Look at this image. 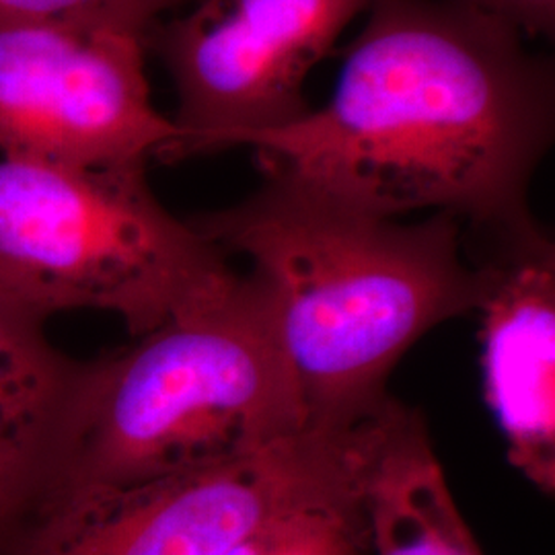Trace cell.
Wrapping results in <instances>:
<instances>
[{
	"label": "cell",
	"instance_id": "8992f818",
	"mask_svg": "<svg viewBox=\"0 0 555 555\" xmlns=\"http://www.w3.org/2000/svg\"><path fill=\"white\" fill-rule=\"evenodd\" d=\"M146 38L70 20L0 21V153L80 169L171 163L173 119L151 101Z\"/></svg>",
	"mask_w": 555,
	"mask_h": 555
},
{
	"label": "cell",
	"instance_id": "277c9868",
	"mask_svg": "<svg viewBox=\"0 0 555 555\" xmlns=\"http://www.w3.org/2000/svg\"><path fill=\"white\" fill-rule=\"evenodd\" d=\"M238 280L229 256L160 204L144 167L0 157V305L23 318L98 309L146 336Z\"/></svg>",
	"mask_w": 555,
	"mask_h": 555
},
{
	"label": "cell",
	"instance_id": "4fadbf2b",
	"mask_svg": "<svg viewBox=\"0 0 555 555\" xmlns=\"http://www.w3.org/2000/svg\"><path fill=\"white\" fill-rule=\"evenodd\" d=\"M513 25L525 38L554 34L555 0H467Z\"/></svg>",
	"mask_w": 555,
	"mask_h": 555
},
{
	"label": "cell",
	"instance_id": "7c38bea8",
	"mask_svg": "<svg viewBox=\"0 0 555 555\" xmlns=\"http://www.w3.org/2000/svg\"><path fill=\"white\" fill-rule=\"evenodd\" d=\"M185 2L196 0H0V21H91L146 38L163 13Z\"/></svg>",
	"mask_w": 555,
	"mask_h": 555
},
{
	"label": "cell",
	"instance_id": "9c48e42d",
	"mask_svg": "<svg viewBox=\"0 0 555 555\" xmlns=\"http://www.w3.org/2000/svg\"><path fill=\"white\" fill-rule=\"evenodd\" d=\"M373 555H483L428 426L396 399L378 417L362 474Z\"/></svg>",
	"mask_w": 555,
	"mask_h": 555
},
{
	"label": "cell",
	"instance_id": "52a82bcc",
	"mask_svg": "<svg viewBox=\"0 0 555 555\" xmlns=\"http://www.w3.org/2000/svg\"><path fill=\"white\" fill-rule=\"evenodd\" d=\"M373 0H196L157 23L146 48L176 91L173 160L238 146L247 137L311 112L302 95L311 68Z\"/></svg>",
	"mask_w": 555,
	"mask_h": 555
},
{
	"label": "cell",
	"instance_id": "5bb4252c",
	"mask_svg": "<svg viewBox=\"0 0 555 555\" xmlns=\"http://www.w3.org/2000/svg\"><path fill=\"white\" fill-rule=\"evenodd\" d=\"M15 527H17V516L0 500V555L7 552V545L13 537Z\"/></svg>",
	"mask_w": 555,
	"mask_h": 555
},
{
	"label": "cell",
	"instance_id": "6da1fadb",
	"mask_svg": "<svg viewBox=\"0 0 555 555\" xmlns=\"http://www.w3.org/2000/svg\"><path fill=\"white\" fill-rule=\"evenodd\" d=\"M332 100L238 146L378 217L449 215L469 233L527 227L554 132V79L513 25L467 0H373Z\"/></svg>",
	"mask_w": 555,
	"mask_h": 555
},
{
	"label": "cell",
	"instance_id": "8fae6325",
	"mask_svg": "<svg viewBox=\"0 0 555 555\" xmlns=\"http://www.w3.org/2000/svg\"><path fill=\"white\" fill-rule=\"evenodd\" d=\"M229 555H373L362 494L278 516Z\"/></svg>",
	"mask_w": 555,
	"mask_h": 555
},
{
	"label": "cell",
	"instance_id": "5b68a950",
	"mask_svg": "<svg viewBox=\"0 0 555 555\" xmlns=\"http://www.w3.org/2000/svg\"><path fill=\"white\" fill-rule=\"evenodd\" d=\"M380 417V416H378ZM377 420L25 516L4 555H229L278 516L362 494Z\"/></svg>",
	"mask_w": 555,
	"mask_h": 555
},
{
	"label": "cell",
	"instance_id": "3957f363",
	"mask_svg": "<svg viewBox=\"0 0 555 555\" xmlns=\"http://www.w3.org/2000/svg\"><path fill=\"white\" fill-rule=\"evenodd\" d=\"M300 433L270 295L258 276H241L219 302L80 362L52 472L25 516L190 474Z\"/></svg>",
	"mask_w": 555,
	"mask_h": 555
},
{
	"label": "cell",
	"instance_id": "30bf717a",
	"mask_svg": "<svg viewBox=\"0 0 555 555\" xmlns=\"http://www.w3.org/2000/svg\"><path fill=\"white\" fill-rule=\"evenodd\" d=\"M79 375L43 323L0 305V500L17 525L52 472Z\"/></svg>",
	"mask_w": 555,
	"mask_h": 555
},
{
	"label": "cell",
	"instance_id": "7a4b0ae2",
	"mask_svg": "<svg viewBox=\"0 0 555 555\" xmlns=\"http://www.w3.org/2000/svg\"><path fill=\"white\" fill-rule=\"evenodd\" d=\"M190 222L224 256L249 259L266 286L307 433L375 422L403 354L476 313L488 286L461 220L378 217L280 176Z\"/></svg>",
	"mask_w": 555,
	"mask_h": 555
},
{
	"label": "cell",
	"instance_id": "ba28073f",
	"mask_svg": "<svg viewBox=\"0 0 555 555\" xmlns=\"http://www.w3.org/2000/svg\"><path fill=\"white\" fill-rule=\"evenodd\" d=\"M488 245L477 307L483 396L511 465L555 492V249L535 222L474 235Z\"/></svg>",
	"mask_w": 555,
	"mask_h": 555
}]
</instances>
